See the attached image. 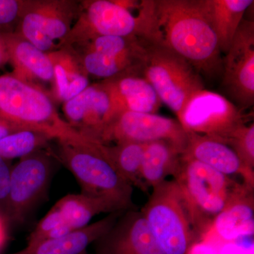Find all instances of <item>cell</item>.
<instances>
[{"instance_id": "cell-1", "label": "cell", "mask_w": 254, "mask_h": 254, "mask_svg": "<svg viewBox=\"0 0 254 254\" xmlns=\"http://www.w3.org/2000/svg\"><path fill=\"white\" fill-rule=\"evenodd\" d=\"M151 41L181 57L199 74L222 72L218 38L200 0H155Z\"/></svg>"}, {"instance_id": "cell-2", "label": "cell", "mask_w": 254, "mask_h": 254, "mask_svg": "<svg viewBox=\"0 0 254 254\" xmlns=\"http://www.w3.org/2000/svg\"><path fill=\"white\" fill-rule=\"evenodd\" d=\"M53 156L71 172L82 194L110 200L123 211L136 209L133 187L110 158L106 145L91 138L83 141H58Z\"/></svg>"}, {"instance_id": "cell-3", "label": "cell", "mask_w": 254, "mask_h": 254, "mask_svg": "<svg viewBox=\"0 0 254 254\" xmlns=\"http://www.w3.org/2000/svg\"><path fill=\"white\" fill-rule=\"evenodd\" d=\"M0 119L17 131L42 133L50 139H89L65 122L46 92L14 74L0 76Z\"/></svg>"}, {"instance_id": "cell-4", "label": "cell", "mask_w": 254, "mask_h": 254, "mask_svg": "<svg viewBox=\"0 0 254 254\" xmlns=\"http://www.w3.org/2000/svg\"><path fill=\"white\" fill-rule=\"evenodd\" d=\"M141 212L165 254H187L203 237L193 209L175 180L153 187Z\"/></svg>"}, {"instance_id": "cell-5", "label": "cell", "mask_w": 254, "mask_h": 254, "mask_svg": "<svg viewBox=\"0 0 254 254\" xmlns=\"http://www.w3.org/2000/svg\"><path fill=\"white\" fill-rule=\"evenodd\" d=\"M140 76L151 85L162 103L178 118L190 100L204 89L199 73L193 66L155 42L147 44Z\"/></svg>"}, {"instance_id": "cell-6", "label": "cell", "mask_w": 254, "mask_h": 254, "mask_svg": "<svg viewBox=\"0 0 254 254\" xmlns=\"http://www.w3.org/2000/svg\"><path fill=\"white\" fill-rule=\"evenodd\" d=\"M143 0L138 9L127 8L121 1H86L77 24L66 40L82 43L99 36L137 37L151 41L155 0Z\"/></svg>"}, {"instance_id": "cell-7", "label": "cell", "mask_w": 254, "mask_h": 254, "mask_svg": "<svg viewBox=\"0 0 254 254\" xmlns=\"http://www.w3.org/2000/svg\"><path fill=\"white\" fill-rule=\"evenodd\" d=\"M174 177L193 209L203 237L240 184L208 165L182 155Z\"/></svg>"}, {"instance_id": "cell-8", "label": "cell", "mask_w": 254, "mask_h": 254, "mask_svg": "<svg viewBox=\"0 0 254 254\" xmlns=\"http://www.w3.org/2000/svg\"><path fill=\"white\" fill-rule=\"evenodd\" d=\"M51 155L38 150L12 166L8 205L9 225H23L46 194L53 175Z\"/></svg>"}, {"instance_id": "cell-9", "label": "cell", "mask_w": 254, "mask_h": 254, "mask_svg": "<svg viewBox=\"0 0 254 254\" xmlns=\"http://www.w3.org/2000/svg\"><path fill=\"white\" fill-rule=\"evenodd\" d=\"M178 120L186 131L226 144L232 133L247 124V115L223 95L203 89L190 100Z\"/></svg>"}, {"instance_id": "cell-10", "label": "cell", "mask_w": 254, "mask_h": 254, "mask_svg": "<svg viewBox=\"0 0 254 254\" xmlns=\"http://www.w3.org/2000/svg\"><path fill=\"white\" fill-rule=\"evenodd\" d=\"M103 144L114 141L148 143L168 142L183 154L188 135L179 121L157 114L123 112L114 117L98 136Z\"/></svg>"}, {"instance_id": "cell-11", "label": "cell", "mask_w": 254, "mask_h": 254, "mask_svg": "<svg viewBox=\"0 0 254 254\" xmlns=\"http://www.w3.org/2000/svg\"><path fill=\"white\" fill-rule=\"evenodd\" d=\"M115 212L124 211L105 198H94L81 193L65 195L38 222L28 237L27 245L66 236L89 225L95 215Z\"/></svg>"}, {"instance_id": "cell-12", "label": "cell", "mask_w": 254, "mask_h": 254, "mask_svg": "<svg viewBox=\"0 0 254 254\" xmlns=\"http://www.w3.org/2000/svg\"><path fill=\"white\" fill-rule=\"evenodd\" d=\"M222 84L242 111L254 103V21L243 19L222 64Z\"/></svg>"}, {"instance_id": "cell-13", "label": "cell", "mask_w": 254, "mask_h": 254, "mask_svg": "<svg viewBox=\"0 0 254 254\" xmlns=\"http://www.w3.org/2000/svg\"><path fill=\"white\" fill-rule=\"evenodd\" d=\"M95 254H165L141 211L123 212L113 227L95 242Z\"/></svg>"}, {"instance_id": "cell-14", "label": "cell", "mask_w": 254, "mask_h": 254, "mask_svg": "<svg viewBox=\"0 0 254 254\" xmlns=\"http://www.w3.org/2000/svg\"><path fill=\"white\" fill-rule=\"evenodd\" d=\"M64 112L67 123L75 130L96 141L100 132L115 116L111 97L103 82L88 86L65 102Z\"/></svg>"}, {"instance_id": "cell-15", "label": "cell", "mask_w": 254, "mask_h": 254, "mask_svg": "<svg viewBox=\"0 0 254 254\" xmlns=\"http://www.w3.org/2000/svg\"><path fill=\"white\" fill-rule=\"evenodd\" d=\"M254 188L240 184L201 241L215 246L254 234Z\"/></svg>"}, {"instance_id": "cell-16", "label": "cell", "mask_w": 254, "mask_h": 254, "mask_svg": "<svg viewBox=\"0 0 254 254\" xmlns=\"http://www.w3.org/2000/svg\"><path fill=\"white\" fill-rule=\"evenodd\" d=\"M187 132L188 141L182 157L200 162L227 176L240 175L244 184L254 188V169L247 166L229 145L210 137Z\"/></svg>"}, {"instance_id": "cell-17", "label": "cell", "mask_w": 254, "mask_h": 254, "mask_svg": "<svg viewBox=\"0 0 254 254\" xmlns=\"http://www.w3.org/2000/svg\"><path fill=\"white\" fill-rule=\"evenodd\" d=\"M103 82L111 97L115 116L123 112L156 114L160 109L161 100L140 75L127 73Z\"/></svg>"}, {"instance_id": "cell-18", "label": "cell", "mask_w": 254, "mask_h": 254, "mask_svg": "<svg viewBox=\"0 0 254 254\" xmlns=\"http://www.w3.org/2000/svg\"><path fill=\"white\" fill-rule=\"evenodd\" d=\"M123 213H109L104 218L66 236L27 245L23 250L13 254H81L109 231Z\"/></svg>"}, {"instance_id": "cell-19", "label": "cell", "mask_w": 254, "mask_h": 254, "mask_svg": "<svg viewBox=\"0 0 254 254\" xmlns=\"http://www.w3.org/2000/svg\"><path fill=\"white\" fill-rule=\"evenodd\" d=\"M9 60L15 68L16 77L36 78L43 81L54 82V66L49 55L36 48L21 36L11 33H1Z\"/></svg>"}, {"instance_id": "cell-20", "label": "cell", "mask_w": 254, "mask_h": 254, "mask_svg": "<svg viewBox=\"0 0 254 254\" xmlns=\"http://www.w3.org/2000/svg\"><path fill=\"white\" fill-rule=\"evenodd\" d=\"M254 2V0H200L222 53L228 51L246 11Z\"/></svg>"}, {"instance_id": "cell-21", "label": "cell", "mask_w": 254, "mask_h": 254, "mask_svg": "<svg viewBox=\"0 0 254 254\" xmlns=\"http://www.w3.org/2000/svg\"><path fill=\"white\" fill-rule=\"evenodd\" d=\"M182 153L173 145L164 141L146 144L141 165V177L148 189L166 181L170 175H176Z\"/></svg>"}, {"instance_id": "cell-22", "label": "cell", "mask_w": 254, "mask_h": 254, "mask_svg": "<svg viewBox=\"0 0 254 254\" xmlns=\"http://www.w3.org/2000/svg\"><path fill=\"white\" fill-rule=\"evenodd\" d=\"M146 144L137 142H122L114 146L105 144L107 153L120 174L132 187L145 193L149 190L141 177L142 160Z\"/></svg>"}, {"instance_id": "cell-23", "label": "cell", "mask_w": 254, "mask_h": 254, "mask_svg": "<svg viewBox=\"0 0 254 254\" xmlns=\"http://www.w3.org/2000/svg\"><path fill=\"white\" fill-rule=\"evenodd\" d=\"M41 16L42 28L47 36L53 41L66 39L70 30L69 20L72 11L68 3L47 1L34 3Z\"/></svg>"}, {"instance_id": "cell-24", "label": "cell", "mask_w": 254, "mask_h": 254, "mask_svg": "<svg viewBox=\"0 0 254 254\" xmlns=\"http://www.w3.org/2000/svg\"><path fill=\"white\" fill-rule=\"evenodd\" d=\"M50 138L42 133L22 130L0 140V157L11 160L23 158L38 150H43Z\"/></svg>"}, {"instance_id": "cell-25", "label": "cell", "mask_w": 254, "mask_h": 254, "mask_svg": "<svg viewBox=\"0 0 254 254\" xmlns=\"http://www.w3.org/2000/svg\"><path fill=\"white\" fill-rule=\"evenodd\" d=\"M20 35L41 51L47 53L55 48V41L50 39L42 28L41 16L34 3L28 2L21 16Z\"/></svg>"}, {"instance_id": "cell-26", "label": "cell", "mask_w": 254, "mask_h": 254, "mask_svg": "<svg viewBox=\"0 0 254 254\" xmlns=\"http://www.w3.org/2000/svg\"><path fill=\"white\" fill-rule=\"evenodd\" d=\"M229 145L249 168H254V124L242 125L227 140Z\"/></svg>"}, {"instance_id": "cell-27", "label": "cell", "mask_w": 254, "mask_h": 254, "mask_svg": "<svg viewBox=\"0 0 254 254\" xmlns=\"http://www.w3.org/2000/svg\"><path fill=\"white\" fill-rule=\"evenodd\" d=\"M26 4L18 0H0V30L10 27L20 20Z\"/></svg>"}, {"instance_id": "cell-28", "label": "cell", "mask_w": 254, "mask_h": 254, "mask_svg": "<svg viewBox=\"0 0 254 254\" xmlns=\"http://www.w3.org/2000/svg\"><path fill=\"white\" fill-rule=\"evenodd\" d=\"M11 170V160L0 157V215L7 222Z\"/></svg>"}, {"instance_id": "cell-29", "label": "cell", "mask_w": 254, "mask_h": 254, "mask_svg": "<svg viewBox=\"0 0 254 254\" xmlns=\"http://www.w3.org/2000/svg\"><path fill=\"white\" fill-rule=\"evenodd\" d=\"M187 254H218V252L215 246L200 241L193 244L187 251Z\"/></svg>"}, {"instance_id": "cell-30", "label": "cell", "mask_w": 254, "mask_h": 254, "mask_svg": "<svg viewBox=\"0 0 254 254\" xmlns=\"http://www.w3.org/2000/svg\"><path fill=\"white\" fill-rule=\"evenodd\" d=\"M9 227L7 221L0 215V252L4 249L9 239Z\"/></svg>"}, {"instance_id": "cell-31", "label": "cell", "mask_w": 254, "mask_h": 254, "mask_svg": "<svg viewBox=\"0 0 254 254\" xmlns=\"http://www.w3.org/2000/svg\"><path fill=\"white\" fill-rule=\"evenodd\" d=\"M16 131H18L15 129L14 127L10 125L9 123L0 119V140Z\"/></svg>"}, {"instance_id": "cell-32", "label": "cell", "mask_w": 254, "mask_h": 254, "mask_svg": "<svg viewBox=\"0 0 254 254\" xmlns=\"http://www.w3.org/2000/svg\"><path fill=\"white\" fill-rule=\"evenodd\" d=\"M9 55L5 45L4 39L0 33V67L9 61Z\"/></svg>"}, {"instance_id": "cell-33", "label": "cell", "mask_w": 254, "mask_h": 254, "mask_svg": "<svg viewBox=\"0 0 254 254\" xmlns=\"http://www.w3.org/2000/svg\"><path fill=\"white\" fill-rule=\"evenodd\" d=\"M81 254H89L87 253V252L86 251V252H83V253H81Z\"/></svg>"}]
</instances>
